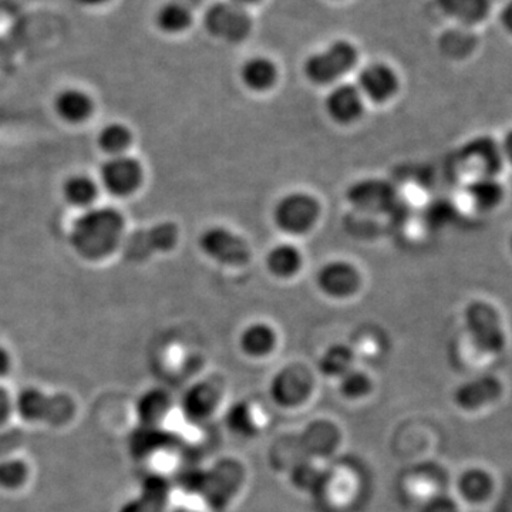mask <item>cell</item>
<instances>
[{"label":"cell","instance_id":"obj_1","mask_svg":"<svg viewBox=\"0 0 512 512\" xmlns=\"http://www.w3.org/2000/svg\"><path fill=\"white\" fill-rule=\"evenodd\" d=\"M124 218L114 208H90L70 228L69 241L74 251L89 261L107 258L120 247Z\"/></svg>","mask_w":512,"mask_h":512},{"label":"cell","instance_id":"obj_2","mask_svg":"<svg viewBox=\"0 0 512 512\" xmlns=\"http://www.w3.org/2000/svg\"><path fill=\"white\" fill-rule=\"evenodd\" d=\"M359 50L349 40H335L328 47L313 53L303 64V73L316 86H329L355 69Z\"/></svg>","mask_w":512,"mask_h":512},{"label":"cell","instance_id":"obj_3","mask_svg":"<svg viewBox=\"0 0 512 512\" xmlns=\"http://www.w3.org/2000/svg\"><path fill=\"white\" fill-rule=\"evenodd\" d=\"M252 18L248 9L239 8L228 0L212 3L204 15V28L215 39L238 43L252 32Z\"/></svg>","mask_w":512,"mask_h":512},{"label":"cell","instance_id":"obj_4","mask_svg":"<svg viewBox=\"0 0 512 512\" xmlns=\"http://www.w3.org/2000/svg\"><path fill=\"white\" fill-rule=\"evenodd\" d=\"M320 205L312 195L292 192L278 202L275 222L282 231L291 235H302L311 231L319 220Z\"/></svg>","mask_w":512,"mask_h":512},{"label":"cell","instance_id":"obj_5","mask_svg":"<svg viewBox=\"0 0 512 512\" xmlns=\"http://www.w3.org/2000/svg\"><path fill=\"white\" fill-rule=\"evenodd\" d=\"M200 247L208 258L222 265L239 268L251 259L248 242L227 228L212 227L202 232Z\"/></svg>","mask_w":512,"mask_h":512},{"label":"cell","instance_id":"obj_6","mask_svg":"<svg viewBox=\"0 0 512 512\" xmlns=\"http://www.w3.org/2000/svg\"><path fill=\"white\" fill-rule=\"evenodd\" d=\"M101 183L114 197H128L143 183V167L131 157L117 156L101 165Z\"/></svg>","mask_w":512,"mask_h":512},{"label":"cell","instance_id":"obj_7","mask_svg":"<svg viewBox=\"0 0 512 512\" xmlns=\"http://www.w3.org/2000/svg\"><path fill=\"white\" fill-rule=\"evenodd\" d=\"M178 237L180 232L177 225L173 222H161L128 238L126 254L133 261H143L157 252L171 251L177 245Z\"/></svg>","mask_w":512,"mask_h":512},{"label":"cell","instance_id":"obj_8","mask_svg":"<svg viewBox=\"0 0 512 512\" xmlns=\"http://www.w3.org/2000/svg\"><path fill=\"white\" fill-rule=\"evenodd\" d=\"M399 77L386 63L367 64L357 77V89L375 103H386L399 92Z\"/></svg>","mask_w":512,"mask_h":512},{"label":"cell","instance_id":"obj_9","mask_svg":"<svg viewBox=\"0 0 512 512\" xmlns=\"http://www.w3.org/2000/svg\"><path fill=\"white\" fill-rule=\"evenodd\" d=\"M362 276L355 265L345 261L329 262L318 274L320 291L332 298H349L359 291Z\"/></svg>","mask_w":512,"mask_h":512},{"label":"cell","instance_id":"obj_10","mask_svg":"<svg viewBox=\"0 0 512 512\" xmlns=\"http://www.w3.org/2000/svg\"><path fill=\"white\" fill-rule=\"evenodd\" d=\"M326 111L335 123L352 124L362 117L365 110L363 94L353 84L343 83L336 86L326 97Z\"/></svg>","mask_w":512,"mask_h":512},{"label":"cell","instance_id":"obj_11","mask_svg":"<svg viewBox=\"0 0 512 512\" xmlns=\"http://www.w3.org/2000/svg\"><path fill=\"white\" fill-rule=\"evenodd\" d=\"M279 70L274 60L266 56L248 59L241 67V80L249 90L264 93L278 83Z\"/></svg>","mask_w":512,"mask_h":512},{"label":"cell","instance_id":"obj_12","mask_svg":"<svg viewBox=\"0 0 512 512\" xmlns=\"http://www.w3.org/2000/svg\"><path fill=\"white\" fill-rule=\"evenodd\" d=\"M56 113L67 123H82L93 113V100L89 94L77 89L63 90L55 100Z\"/></svg>","mask_w":512,"mask_h":512},{"label":"cell","instance_id":"obj_13","mask_svg":"<svg viewBox=\"0 0 512 512\" xmlns=\"http://www.w3.org/2000/svg\"><path fill=\"white\" fill-rule=\"evenodd\" d=\"M437 3L444 15L466 26L483 22L490 10L488 0H437Z\"/></svg>","mask_w":512,"mask_h":512},{"label":"cell","instance_id":"obj_14","mask_svg":"<svg viewBox=\"0 0 512 512\" xmlns=\"http://www.w3.org/2000/svg\"><path fill=\"white\" fill-rule=\"evenodd\" d=\"M154 22L165 35H180L191 28L192 13L184 3L173 0L160 6Z\"/></svg>","mask_w":512,"mask_h":512},{"label":"cell","instance_id":"obj_15","mask_svg":"<svg viewBox=\"0 0 512 512\" xmlns=\"http://www.w3.org/2000/svg\"><path fill=\"white\" fill-rule=\"evenodd\" d=\"M303 258L298 248L289 244L276 245L269 251L266 266L276 278L288 279L301 271Z\"/></svg>","mask_w":512,"mask_h":512},{"label":"cell","instance_id":"obj_16","mask_svg":"<svg viewBox=\"0 0 512 512\" xmlns=\"http://www.w3.org/2000/svg\"><path fill=\"white\" fill-rule=\"evenodd\" d=\"M47 404H49V394L43 393L36 387H28L13 399V410L26 423H45Z\"/></svg>","mask_w":512,"mask_h":512},{"label":"cell","instance_id":"obj_17","mask_svg":"<svg viewBox=\"0 0 512 512\" xmlns=\"http://www.w3.org/2000/svg\"><path fill=\"white\" fill-rule=\"evenodd\" d=\"M97 185L87 175H73L63 185V195L73 207H90L96 201Z\"/></svg>","mask_w":512,"mask_h":512},{"label":"cell","instance_id":"obj_18","mask_svg":"<svg viewBox=\"0 0 512 512\" xmlns=\"http://www.w3.org/2000/svg\"><path fill=\"white\" fill-rule=\"evenodd\" d=\"M133 136L123 124H109L99 134V146L110 156H121L131 144Z\"/></svg>","mask_w":512,"mask_h":512},{"label":"cell","instance_id":"obj_19","mask_svg":"<svg viewBox=\"0 0 512 512\" xmlns=\"http://www.w3.org/2000/svg\"><path fill=\"white\" fill-rule=\"evenodd\" d=\"M29 477L28 464L19 458L6 457L0 460V488L18 490Z\"/></svg>","mask_w":512,"mask_h":512},{"label":"cell","instance_id":"obj_20","mask_svg":"<svg viewBox=\"0 0 512 512\" xmlns=\"http://www.w3.org/2000/svg\"><path fill=\"white\" fill-rule=\"evenodd\" d=\"M74 412H76V407H74L72 397L67 396V394L49 396L45 423L55 427L63 426V424L72 420Z\"/></svg>","mask_w":512,"mask_h":512},{"label":"cell","instance_id":"obj_21","mask_svg":"<svg viewBox=\"0 0 512 512\" xmlns=\"http://www.w3.org/2000/svg\"><path fill=\"white\" fill-rule=\"evenodd\" d=\"M274 332L265 325L251 326L245 332L244 345L251 353H264L274 345Z\"/></svg>","mask_w":512,"mask_h":512},{"label":"cell","instance_id":"obj_22","mask_svg":"<svg viewBox=\"0 0 512 512\" xmlns=\"http://www.w3.org/2000/svg\"><path fill=\"white\" fill-rule=\"evenodd\" d=\"M13 412V397L5 387L0 386V427L9 420Z\"/></svg>","mask_w":512,"mask_h":512},{"label":"cell","instance_id":"obj_23","mask_svg":"<svg viewBox=\"0 0 512 512\" xmlns=\"http://www.w3.org/2000/svg\"><path fill=\"white\" fill-rule=\"evenodd\" d=\"M501 154H503L505 163L512 167V128L505 134L504 141L501 143Z\"/></svg>","mask_w":512,"mask_h":512},{"label":"cell","instance_id":"obj_24","mask_svg":"<svg viewBox=\"0 0 512 512\" xmlns=\"http://www.w3.org/2000/svg\"><path fill=\"white\" fill-rule=\"evenodd\" d=\"M10 367H12V359L5 349L0 346V377L8 375Z\"/></svg>","mask_w":512,"mask_h":512},{"label":"cell","instance_id":"obj_25","mask_svg":"<svg viewBox=\"0 0 512 512\" xmlns=\"http://www.w3.org/2000/svg\"><path fill=\"white\" fill-rule=\"evenodd\" d=\"M503 23L505 28L510 30L512 33V0L510 3H508L507 8L504 9Z\"/></svg>","mask_w":512,"mask_h":512},{"label":"cell","instance_id":"obj_26","mask_svg":"<svg viewBox=\"0 0 512 512\" xmlns=\"http://www.w3.org/2000/svg\"><path fill=\"white\" fill-rule=\"evenodd\" d=\"M228 2L234 3V5L239 6V8L248 9L258 5L262 0H228Z\"/></svg>","mask_w":512,"mask_h":512},{"label":"cell","instance_id":"obj_27","mask_svg":"<svg viewBox=\"0 0 512 512\" xmlns=\"http://www.w3.org/2000/svg\"><path fill=\"white\" fill-rule=\"evenodd\" d=\"M76 2L82 3L84 6H90V8H96V6L106 5L110 0H76Z\"/></svg>","mask_w":512,"mask_h":512}]
</instances>
